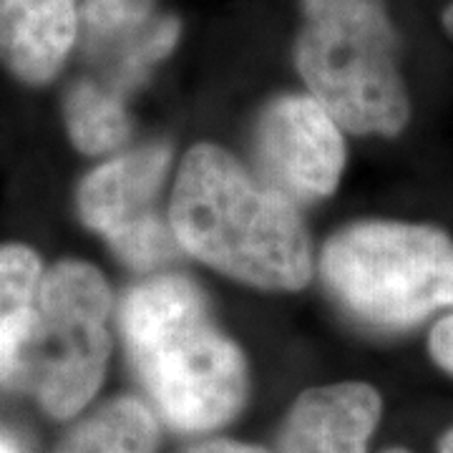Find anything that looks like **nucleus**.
<instances>
[{
	"label": "nucleus",
	"mask_w": 453,
	"mask_h": 453,
	"mask_svg": "<svg viewBox=\"0 0 453 453\" xmlns=\"http://www.w3.org/2000/svg\"><path fill=\"white\" fill-rule=\"evenodd\" d=\"M320 270L342 310L378 330H408L453 310V240L438 226H345L323 250Z\"/></svg>",
	"instance_id": "39448f33"
},
{
	"label": "nucleus",
	"mask_w": 453,
	"mask_h": 453,
	"mask_svg": "<svg viewBox=\"0 0 453 453\" xmlns=\"http://www.w3.org/2000/svg\"><path fill=\"white\" fill-rule=\"evenodd\" d=\"M189 453H265L257 446H247V443H234V441H210L195 446Z\"/></svg>",
	"instance_id": "2eb2a0df"
},
{
	"label": "nucleus",
	"mask_w": 453,
	"mask_h": 453,
	"mask_svg": "<svg viewBox=\"0 0 453 453\" xmlns=\"http://www.w3.org/2000/svg\"><path fill=\"white\" fill-rule=\"evenodd\" d=\"M0 453H31V449L16 431L0 426Z\"/></svg>",
	"instance_id": "dca6fc26"
},
{
	"label": "nucleus",
	"mask_w": 453,
	"mask_h": 453,
	"mask_svg": "<svg viewBox=\"0 0 453 453\" xmlns=\"http://www.w3.org/2000/svg\"><path fill=\"white\" fill-rule=\"evenodd\" d=\"M386 453H411V451H405V449H390V451Z\"/></svg>",
	"instance_id": "6ab92c4d"
},
{
	"label": "nucleus",
	"mask_w": 453,
	"mask_h": 453,
	"mask_svg": "<svg viewBox=\"0 0 453 453\" xmlns=\"http://www.w3.org/2000/svg\"><path fill=\"white\" fill-rule=\"evenodd\" d=\"M438 453H453V428L443 434L441 443H438Z\"/></svg>",
	"instance_id": "a211bd4d"
},
{
	"label": "nucleus",
	"mask_w": 453,
	"mask_h": 453,
	"mask_svg": "<svg viewBox=\"0 0 453 453\" xmlns=\"http://www.w3.org/2000/svg\"><path fill=\"white\" fill-rule=\"evenodd\" d=\"M428 353L436 360L438 368L453 375V312L443 315L434 330H431V338H428Z\"/></svg>",
	"instance_id": "4468645a"
},
{
	"label": "nucleus",
	"mask_w": 453,
	"mask_h": 453,
	"mask_svg": "<svg viewBox=\"0 0 453 453\" xmlns=\"http://www.w3.org/2000/svg\"><path fill=\"white\" fill-rule=\"evenodd\" d=\"M441 23H443V28L446 33L453 38V3H449L446 8H443V16H441Z\"/></svg>",
	"instance_id": "f3484780"
},
{
	"label": "nucleus",
	"mask_w": 453,
	"mask_h": 453,
	"mask_svg": "<svg viewBox=\"0 0 453 453\" xmlns=\"http://www.w3.org/2000/svg\"><path fill=\"white\" fill-rule=\"evenodd\" d=\"M65 129L73 146L88 157L111 154L131 136L127 96L116 94L98 79H79L64 98Z\"/></svg>",
	"instance_id": "9b49d317"
},
{
	"label": "nucleus",
	"mask_w": 453,
	"mask_h": 453,
	"mask_svg": "<svg viewBox=\"0 0 453 453\" xmlns=\"http://www.w3.org/2000/svg\"><path fill=\"white\" fill-rule=\"evenodd\" d=\"M79 0H0V65L18 81H53L79 46Z\"/></svg>",
	"instance_id": "1a4fd4ad"
},
{
	"label": "nucleus",
	"mask_w": 453,
	"mask_h": 453,
	"mask_svg": "<svg viewBox=\"0 0 453 453\" xmlns=\"http://www.w3.org/2000/svg\"><path fill=\"white\" fill-rule=\"evenodd\" d=\"M119 330L169 426L199 434L240 413L247 395L242 350L211 320L189 277L157 275L134 285L119 305Z\"/></svg>",
	"instance_id": "f03ea898"
},
{
	"label": "nucleus",
	"mask_w": 453,
	"mask_h": 453,
	"mask_svg": "<svg viewBox=\"0 0 453 453\" xmlns=\"http://www.w3.org/2000/svg\"><path fill=\"white\" fill-rule=\"evenodd\" d=\"M169 219L187 255L252 288L292 292L312 277L297 204L219 146L199 144L184 157Z\"/></svg>",
	"instance_id": "f257e3e1"
},
{
	"label": "nucleus",
	"mask_w": 453,
	"mask_h": 453,
	"mask_svg": "<svg viewBox=\"0 0 453 453\" xmlns=\"http://www.w3.org/2000/svg\"><path fill=\"white\" fill-rule=\"evenodd\" d=\"M181 23L157 13V0H83L79 49L98 68V81L121 96L151 76L174 50Z\"/></svg>",
	"instance_id": "6e6552de"
},
{
	"label": "nucleus",
	"mask_w": 453,
	"mask_h": 453,
	"mask_svg": "<svg viewBox=\"0 0 453 453\" xmlns=\"http://www.w3.org/2000/svg\"><path fill=\"white\" fill-rule=\"evenodd\" d=\"M295 65L342 129L395 136L411 104L386 0H300Z\"/></svg>",
	"instance_id": "20e7f679"
},
{
	"label": "nucleus",
	"mask_w": 453,
	"mask_h": 453,
	"mask_svg": "<svg viewBox=\"0 0 453 453\" xmlns=\"http://www.w3.org/2000/svg\"><path fill=\"white\" fill-rule=\"evenodd\" d=\"M169 166L172 146L146 144L104 162L79 184L81 222L136 273L159 270L181 250L159 199Z\"/></svg>",
	"instance_id": "423d86ee"
},
{
	"label": "nucleus",
	"mask_w": 453,
	"mask_h": 453,
	"mask_svg": "<svg viewBox=\"0 0 453 453\" xmlns=\"http://www.w3.org/2000/svg\"><path fill=\"white\" fill-rule=\"evenodd\" d=\"M43 277L41 257L26 244L0 247V335L20 310L31 303Z\"/></svg>",
	"instance_id": "ddd939ff"
},
{
	"label": "nucleus",
	"mask_w": 453,
	"mask_h": 453,
	"mask_svg": "<svg viewBox=\"0 0 453 453\" xmlns=\"http://www.w3.org/2000/svg\"><path fill=\"white\" fill-rule=\"evenodd\" d=\"M380 408L378 390L365 383L308 390L292 405L280 453H365Z\"/></svg>",
	"instance_id": "9d476101"
},
{
	"label": "nucleus",
	"mask_w": 453,
	"mask_h": 453,
	"mask_svg": "<svg viewBox=\"0 0 453 453\" xmlns=\"http://www.w3.org/2000/svg\"><path fill=\"white\" fill-rule=\"evenodd\" d=\"M338 121L310 94L273 98L259 113L255 159L259 179L295 204H310L335 192L345 142Z\"/></svg>",
	"instance_id": "0eeeda50"
},
{
	"label": "nucleus",
	"mask_w": 453,
	"mask_h": 453,
	"mask_svg": "<svg viewBox=\"0 0 453 453\" xmlns=\"http://www.w3.org/2000/svg\"><path fill=\"white\" fill-rule=\"evenodd\" d=\"M111 290L94 265L65 259L0 335V386L53 418H73L96 395L111 356Z\"/></svg>",
	"instance_id": "7ed1b4c3"
},
{
	"label": "nucleus",
	"mask_w": 453,
	"mask_h": 453,
	"mask_svg": "<svg viewBox=\"0 0 453 453\" xmlns=\"http://www.w3.org/2000/svg\"><path fill=\"white\" fill-rule=\"evenodd\" d=\"M159 426L136 398H113L68 431L56 453H157Z\"/></svg>",
	"instance_id": "f8f14e48"
}]
</instances>
